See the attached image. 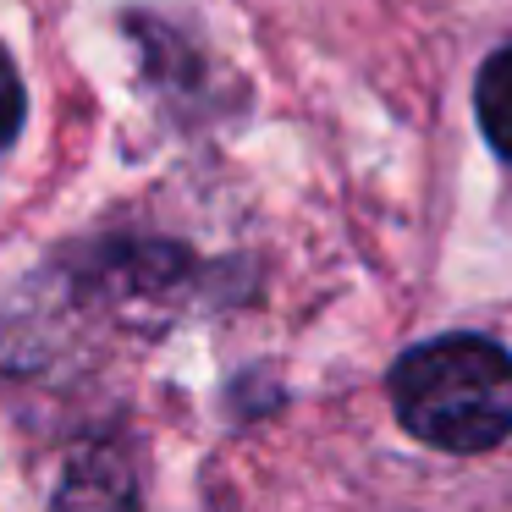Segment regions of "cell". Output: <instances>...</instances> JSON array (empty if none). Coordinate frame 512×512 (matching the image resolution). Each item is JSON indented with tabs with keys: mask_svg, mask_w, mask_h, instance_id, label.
I'll return each mask as SVG.
<instances>
[{
	"mask_svg": "<svg viewBox=\"0 0 512 512\" xmlns=\"http://www.w3.org/2000/svg\"><path fill=\"white\" fill-rule=\"evenodd\" d=\"M17 127H23V83L0 56V155L17 144Z\"/></svg>",
	"mask_w": 512,
	"mask_h": 512,
	"instance_id": "3",
	"label": "cell"
},
{
	"mask_svg": "<svg viewBox=\"0 0 512 512\" xmlns=\"http://www.w3.org/2000/svg\"><path fill=\"white\" fill-rule=\"evenodd\" d=\"M391 408L413 441L474 457L512 435V353L490 336L452 331L391 364Z\"/></svg>",
	"mask_w": 512,
	"mask_h": 512,
	"instance_id": "1",
	"label": "cell"
},
{
	"mask_svg": "<svg viewBox=\"0 0 512 512\" xmlns=\"http://www.w3.org/2000/svg\"><path fill=\"white\" fill-rule=\"evenodd\" d=\"M474 116H479V133L490 138V149L512 166V45L490 50L485 67H479V78H474Z\"/></svg>",
	"mask_w": 512,
	"mask_h": 512,
	"instance_id": "2",
	"label": "cell"
}]
</instances>
